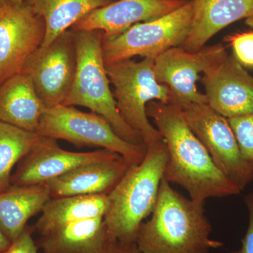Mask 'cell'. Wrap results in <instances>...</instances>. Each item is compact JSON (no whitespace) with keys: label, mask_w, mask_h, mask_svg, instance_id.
<instances>
[{"label":"cell","mask_w":253,"mask_h":253,"mask_svg":"<svg viewBox=\"0 0 253 253\" xmlns=\"http://www.w3.org/2000/svg\"><path fill=\"white\" fill-rule=\"evenodd\" d=\"M130 167L122 157L75 168L45 183L51 198L82 195H108Z\"/></svg>","instance_id":"15"},{"label":"cell","mask_w":253,"mask_h":253,"mask_svg":"<svg viewBox=\"0 0 253 253\" xmlns=\"http://www.w3.org/2000/svg\"><path fill=\"white\" fill-rule=\"evenodd\" d=\"M99 253H142L136 242H123L108 238Z\"/></svg>","instance_id":"27"},{"label":"cell","mask_w":253,"mask_h":253,"mask_svg":"<svg viewBox=\"0 0 253 253\" xmlns=\"http://www.w3.org/2000/svg\"><path fill=\"white\" fill-rule=\"evenodd\" d=\"M44 36V21L26 3L0 8V84L22 72Z\"/></svg>","instance_id":"11"},{"label":"cell","mask_w":253,"mask_h":253,"mask_svg":"<svg viewBox=\"0 0 253 253\" xmlns=\"http://www.w3.org/2000/svg\"><path fill=\"white\" fill-rule=\"evenodd\" d=\"M37 133L78 146L109 150L122 156L130 166L139 164L147 150L144 144H133L124 140L100 115L83 112L74 106L59 105L46 109Z\"/></svg>","instance_id":"6"},{"label":"cell","mask_w":253,"mask_h":253,"mask_svg":"<svg viewBox=\"0 0 253 253\" xmlns=\"http://www.w3.org/2000/svg\"><path fill=\"white\" fill-rule=\"evenodd\" d=\"M244 201L249 211V226L241 241V249L231 253H253V193L245 196Z\"/></svg>","instance_id":"26"},{"label":"cell","mask_w":253,"mask_h":253,"mask_svg":"<svg viewBox=\"0 0 253 253\" xmlns=\"http://www.w3.org/2000/svg\"><path fill=\"white\" fill-rule=\"evenodd\" d=\"M192 0L169 14L136 23L113 38H103L105 64L131 59L136 56L156 59L171 48L180 46L192 22Z\"/></svg>","instance_id":"7"},{"label":"cell","mask_w":253,"mask_h":253,"mask_svg":"<svg viewBox=\"0 0 253 253\" xmlns=\"http://www.w3.org/2000/svg\"><path fill=\"white\" fill-rule=\"evenodd\" d=\"M107 195H82L51 198L35 224L40 236L75 221L104 217L107 212Z\"/></svg>","instance_id":"20"},{"label":"cell","mask_w":253,"mask_h":253,"mask_svg":"<svg viewBox=\"0 0 253 253\" xmlns=\"http://www.w3.org/2000/svg\"><path fill=\"white\" fill-rule=\"evenodd\" d=\"M236 59L243 66L253 68V31L236 33L226 37Z\"/></svg>","instance_id":"24"},{"label":"cell","mask_w":253,"mask_h":253,"mask_svg":"<svg viewBox=\"0 0 253 253\" xmlns=\"http://www.w3.org/2000/svg\"><path fill=\"white\" fill-rule=\"evenodd\" d=\"M11 243V241L0 231V253L3 252L5 250L7 249L9 247Z\"/></svg>","instance_id":"28"},{"label":"cell","mask_w":253,"mask_h":253,"mask_svg":"<svg viewBox=\"0 0 253 253\" xmlns=\"http://www.w3.org/2000/svg\"><path fill=\"white\" fill-rule=\"evenodd\" d=\"M151 218L141 224L136 243L142 253H211L223 246L211 239L205 202L187 199L163 177Z\"/></svg>","instance_id":"2"},{"label":"cell","mask_w":253,"mask_h":253,"mask_svg":"<svg viewBox=\"0 0 253 253\" xmlns=\"http://www.w3.org/2000/svg\"><path fill=\"white\" fill-rule=\"evenodd\" d=\"M73 31L77 67L72 86L62 105L87 108L104 118L124 140L133 144H144L140 133L126 124L116 106L103 55L104 33Z\"/></svg>","instance_id":"4"},{"label":"cell","mask_w":253,"mask_h":253,"mask_svg":"<svg viewBox=\"0 0 253 253\" xmlns=\"http://www.w3.org/2000/svg\"><path fill=\"white\" fill-rule=\"evenodd\" d=\"M8 4H10L8 0H0V8L6 6Z\"/></svg>","instance_id":"31"},{"label":"cell","mask_w":253,"mask_h":253,"mask_svg":"<svg viewBox=\"0 0 253 253\" xmlns=\"http://www.w3.org/2000/svg\"><path fill=\"white\" fill-rule=\"evenodd\" d=\"M154 61L144 58L140 61L126 59L106 65L118 111L128 126L140 133L146 148L163 139L149 121L146 106L152 101L169 104L172 98L169 88L156 80Z\"/></svg>","instance_id":"5"},{"label":"cell","mask_w":253,"mask_h":253,"mask_svg":"<svg viewBox=\"0 0 253 253\" xmlns=\"http://www.w3.org/2000/svg\"><path fill=\"white\" fill-rule=\"evenodd\" d=\"M194 12L189 34L180 46L191 52L206 46L231 23L253 14V0H192Z\"/></svg>","instance_id":"16"},{"label":"cell","mask_w":253,"mask_h":253,"mask_svg":"<svg viewBox=\"0 0 253 253\" xmlns=\"http://www.w3.org/2000/svg\"><path fill=\"white\" fill-rule=\"evenodd\" d=\"M179 108L216 167L241 191L246 189L253 180V168L241 154L227 118L208 104H189Z\"/></svg>","instance_id":"8"},{"label":"cell","mask_w":253,"mask_h":253,"mask_svg":"<svg viewBox=\"0 0 253 253\" xmlns=\"http://www.w3.org/2000/svg\"><path fill=\"white\" fill-rule=\"evenodd\" d=\"M246 24L252 28L253 31V14L252 16H250V17L246 18Z\"/></svg>","instance_id":"30"},{"label":"cell","mask_w":253,"mask_h":253,"mask_svg":"<svg viewBox=\"0 0 253 253\" xmlns=\"http://www.w3.org/2000/svg\"><path fill=\"white\" fill-rule=\"evenodd\" d=\"M34 226H27L17 239L11 243L9 247L0 253H38L37 243L33 239Z\"/></svg>","instance_id":"25"},{"label":"cell","mask_w":253,"mask_h":253,"mask_svg":"<svg viewBox=\"0 0 253 253\" xmlns=\"http://www.w3.org/2000/svg\"><path fill=\"white\" fill-rule=\"evenodd\" d=\"M119 156L117 153L104 149L91 152H73L60 147L57 139L41 136L18 162L11 176V185L45 184L80 166Z\"/></svg>","instance_id":"12"},{"label":"cell","mask_w":253,"mask_h":253,"mask_svg":"<svg viewBox=\"0 0 253 253\" xmlns=\"http://www.w3.org/2000/svg\"><path fill=\"white\" fill-rule=\"evenodd\" d=\"M104 217L75 221L41 235L42 253H99L108 239Z\"/></svg>","instance_id":"19"},{"label":"cell","mask_w":253,"mask_h":253,"mask_svg":"<svg viewBox=\"0 0 253 253\" xmlns=\"http://www.w3.org/2000/svg\"><path fill=\"white\" fill-rule=\"evenodd\" d=\"M146 114L152 118L167 146L166 181L180 186L190 199L199 202L240 194L241 190L216 167L179 106L150 101Z\"/></svg>","instance_id":"1"},{"label":"cell","mask_w":253,"mask_h":253,"mask_svg":"<svg viewBox=\"0 0 253 253\" xmlns=\"http://www.w3.org/2000/svg\"><path fill=\"white\" fill-rule=\"evenodd\" d=\"M41 138L38 133L0 122V193L11 186L13 168Z\"/></svg>","instance_id":"22"},{"label":"cell","mask_w":253,"mask_h":253,"mask_svg":"<svg viewBox=\"0 0 253 253\" xmlns=\"http://www.w3.org/2000/svg\"><path fill=\"white\" fill-rule=\"evenodd\" d=\"M114 0H26L45 24V36L41 49L49 45L56 38L72 28L91 11Z\"/></svg>","instance_id":"21"},{"label":"cell","mask_w":253,"mask_h":253,"mask_svg":"<svg viewBox=\"0 0 253 253\" xmlns=\"http://www.w3.org/2000/svg\"><path fill=\"white\" fill-rule=\"evenodd\" d=\"M77 67L76 38L73 30L60 35L49 46L28 59L27 73L46 109L62 105L72 86Z\"/></svg>","instance_id":"10"},{"label":"cell","mask_w":253,"mask_h":253,"mask_svg":"<svg viewBox=\"0 0 253 253\" xmlns=\"http://www.w3.org/2000/svg\"><path fill=\"white\" fill-rule=\"evenodd\" d=\"M241 154L253 168V113L228 118Z\"/></svg>","instance_id":"23"},{"label":"cell","mask_w":253,"mask_h":253,"mask_svg":"<svg viewBox=\"0 0 253 253\" xmlns=\"http://www.w3.org/2000/svg\"><path fill=\"white\" fill-rule=\"evenodd\" d=\"M201 83L207 104L224 117L253 113V77L234 54L204 73Z\"/></svg>","instance_id":"13"},{"label":"cell","mask_w":253,"mask_h":253,"mask_svg":"<svg viewBox=\"0 0 253 253\" xmlns=\"http://www.w3.org/2000/svg\"><path fill=\"white\" fill-rule=\"evenodd\" d=\"M188 0H117L91 11L72 27L73 31H99L104 38L121 34L136 23L161 17Z\"/></svg>","instance_id":"14"},{"label":"cell","mask_w":253,"mask_h":253,"mask_svg":"<svg viewBox=\"0 0 253 253\" xmlns=\"http://www.w3.org/2000/svg\"><path fill=\"white\" fill-rule=\"evenodd\" d=\"M26 0H8L10 4L14 6H21L26 2Z\"/></svg>","instance_id":"29"},{"label":"cell","mask_w":253,"mask_h":253,"mask_svg":"<svg viewBox=\"0 0 253 253\" xmlns=\"http://www.w3.org/2000/svg\"><path fill=\"white\" fill-rule=\"evenodd\" d=\"M168 159L163 139L147 147L143 161L131 166L107 195L109 206L104 219L109 239L136 242L141 224L156 207Z\"/></svg>","instance_id":"3"},{"label":"cell","mask_w":253,"mask_h":253,"mask_svg":"<svg viewBox=\"0 0 253 253\" xmlns=\"http://www.w3.org/2000/svg\"><path fill=\"white\" fill-rule=\"evenodd\" d=\"M50 199L45 184L11 185L0 193V231L12 242L26 229L28 221L42 212Z\"/></svg>","instance_id":"18"},{"label":"cell","mask_w":253,"mask_h":253,"mask_svg":"<svg viewBox=\"0 0 253 253\" xmlns=\"http://www.w3.org/2000/svg\"><path fill=\"white\" fill-rule=\"evenodd\" d=\"M46 109L27 73L14 75L0 84V122L37 132Z\"/></svg>","instance_id":"17"},{"label":"cell","mask_w":253,"mask_h":253,"mask_svg":"<svg viewBox=\"0 0 253 253\" xmlns=\"http://www.w3.org/2000/svg\"><path fill=\"white\" fill-rule=\"evenodd\" d=\"M223 44L205 46L191 52L181 46L171 48L154 61L156 80L169 88V104L180 107L189 104H207L206 96L198 90L196 82L211 68L228 56Z\"/></svg>","instance_id":"9"}]
</instances>
